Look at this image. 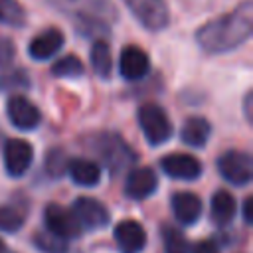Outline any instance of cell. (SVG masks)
Instances as JSON below:
<instances>
[{
    "label": "cell",
    "instance_id": "obj_1",
    "mask_svg": "<svg viewBox=\"0 0 253 253\" xmlns=\"http://www.w3.org/2000/svg\"><path fill=\"white\" fill-rule=\"evenodd\" d=\"M253 34V2L243 0L229 14L204 24L196 42L206 53H227L245 43Z\"/></svg>",
    "mask_w": 253,
    "mask_h": 253
},
{
    "label": "cell",
    "instance_id": "obj_2",
    "mask_svg": "<svg viewBox=\"0 0 253 253\" xmlns=\"http://www.w3.org/2000/svg\"><path fill=\"white\" fill-rule=\"evenodd\" d=\"M47 4L71 20H101L111 24L119 16L111 0H47Z\"/></svg>",
    "mask_w": 253,
    "mask_h": 253
},
{
    "label": "cell",
    "instance_id": "obj_3",
    "mask_svg": "<svg viewBox=\"0 0 253 253\" xmlns=\"http://www.w3.org/2000/svg\"><path fill=\"white\" fill-rule=\"evenodd\" d=\"M136 119H138L140 130H142L144 138L148 140V144L158 146V144H164L166 140H170L174 128H172V123H170L166 111L160 105H156V103L140 105Z\"/></svg>",
    "mask_w": 253,
    "mask_h": 253
},
{
    "label": "cell",
    "instance_id": "obj_4",
    "mask_svg": "<svg viewBox=\"0 0 253 253\" xmlns=\"http://www.w3.org/2000/svg\"><path fill=\"white\" fill-rule=\"evenodd\" d=\"M93 148H97V152L101 154L103 162L113 172H121L123 168L130 166L136 160V154L132 152V148L119 134H115V132L97 134Z\"/></svg>",
    "mask_w": 253,
    "mask_h": 253
},
{
    "label": "cell",
    "instance_id": "obj_5",
    "mask_svg": "<svg viewBox=\"0 0 253 253\" xmlns=\"http://www.w3.org/2000/svg\"><path fill=\"white\" fill-rule=\"evenodd\" d=\"M136 22L148 32H162L170 24L166 0H123Z\"/></svg>",
    "mask_w": 253,
    "mask_h": 253
},
{
    "label": "cell",
    "instance_id": "obj_6",
    "mask_svg": "<svg viewBox=\"0 0 253 253\" xmlns=\"http://www.w3.org/2000/svg\"><path fill=\"white\" fill-rule=\"evenodd\" d=\"M217 170L229 184L245 186L251 182L253 162L251 156L243 150H227L217 158Z\"/></svg>",
    "mask_w": 253,
    "mask_h": 253
},
{
    "label": "cell",
    "instance_id": "obj_7",
    "mask_svg": "<svg viewBox=\"0 0 253 253\" xmlns=\"http://www.w3.org/2000/svg\"><path fill=\"white\" fill-rule=\"evenodd\" d=\"M43 221H45V231L61 237V239H73L81 233V225L75 219L73 211L61 208L59 204H49L43 210Z\"/></svg>",
    "mask_w": 253,
    "mask_h": 253
},
{
    "label": "cell",
    "instance_id": "obj_8",
    "mask_svg": "<svg viewBox=\"0 0 253 253\" xmlns=\"http://www.w3.org/2000/svg\"><path fill=\"white\" fill-rule=\"evenodd\" d=\"M75 219L79 221L81 227H87V229H101L109 223V210L95 198H89V196H81L73 202V208H71Z\"/></svg>",
    "mask_w": 253,
    "mask_h": 253
},
{
    "label": "cell",
    "instance_id": "obj_9",
    "mask_svg": "<svg viewBox=\"0 0 253 253\" xmlns=\"http://www.w3.org/2000/svg\"><path fill=\"white\" fill-rule=\"evenodd\" d=\"M6 113H8L10 123L16 128H22V130H32L42 121V115H40L38 107L32 101H28L26 97H22V95H12L8 99Z\"/></svg>",
    "mask_w": 253,
    "mask_h": 253
},
{
    "label": "cell",
    "instance_id": "obj_10",
    "mask_svg": "<svg viewBox=\"0 0 253 253\" xmlns=\"http://www.w3.org/2000/svg\"><path fill=\"white\" fill-rule=\"evenodd\" d=\"M34 148L22 138H12L4 144V166L10 176H22L30 168Z\"/></svg>",
    "mask_w": 253,
    "mask_h": 253
},
{
    "label": "cell",
    "instance_id": "obj_11",
    "mask_svg": "<svg viewBox=\"0 0 253 253\" xmlns=\"http://www.w3.org/2000/svg\"><path fill=\"white\" fill-rule=\"evenodd\" d=\"M160 168L176 180H196L202 174V164L198 158H194L192 154H184V152H174V154H166L160 160Z\"/></svg>",
    "mask_w": 253,
    "mask_h": 253
},
{
    "label": "cell",
    "instance_id": "obj_12",
    "mask_svg": "<svg viewBox=\"0 0 253 253\" xmlns=\"http://www.w3.org/2000/svg\"><path fill=\"white\" fill-rule=\"evenodd\" d=\"M119 69L121 75L126 81H138L142 77L148 75L150 71V59L148 53L136 45H126L121 51V59H119Z\"/></svg>",
    "mask_w": 253,
    "mask_h": 253
},
{
    "label": "cell",
    "instance_id": "obj_13",
    "mask_svg": "<svg viewBox=\"0 0 253 253\" xmlns=\"http://www.w3.org/2000/svg\"><path fill=\"white\" fill-rule=\"evenodd\" d=\"M115 241L121 253H140L146 245V231L134 219H125L115 227Z\"/></svg>",
    "mask_w": 253,
    "mask_h": 253
},
{
    "label": "cell",
    "instance_id": "obj_14",
    "mask_svg": "<svg viewBox=\"0 0 253 253\" xmlns=\"http://www.w3.org/2000/svg\"><path fill=\"white\" fill-rule=\"evenodd\" d=\"M63 42H65L63 34L57 28H49V30H43L42 34H38L34 40H30L28 53L36 61H45L61 49Z\"/></svg>",
    "mask_w": 253,
    "mask_h": 253
},
{
    "label": "cell",
    "instance_id": "obj_15",
    "mask_svg": "<svg viewBox=\"0 0 253 253\" xmlns=\"http://www.w3.org/2000/svg\"><path fill=\"white\" fill-rule=\"evenodd\" d=\"M156 186H158V178L154 170L142 166V168H134L128 172L126 182H125V194L132 200H144L154 194Z\"/></svg>",
    "mask_w": 253,
    "mask_h": 253
},
{
    "label": "cell",
    "instance_id": "obj_16",
    "mask_svg": "<svg viewBox=\"0 0 253 253\" xmlns=\"http://www.w3.org/2000/svg\"><path fill=\"white\" fill-rule=\"evenodd\" d=\"M172 211L184 225H192L202 215V200L192 192H178L172 196Z\"/></svg>",
    "mask_w": 253,
    "mask_h": 253
},
{
    "label": "cell",
    "instance_id": "obj_17",
    "mask_svg": "<svg viewBox=\"0 0 253 253\" xmlns=\"http://www.w3.org/2000/svg\"><path fill=\"white\" fill-rule=\"evenodd\" d=\"M210 134H211V126H210L208 119H204V117H190V119H186L184 125H182V130H180V138L186 144L196 146V148L204 146L208 142Z\"/></svg>",
    "mask_w": 253,
    "mask_h": 253
},
{
    "label": "cell",
    "instance_id": "obj_18",
    "mask_svg": "<svg viewBox=\"0 0 253 253\" xmlns=\"http://www.w3.org/2000/svg\"><path fill=\"white\" fill-rule=\"evenodd\" d=\"M67 172L71 180L79 186H95L101 180V168L93 160L85 158H73L67 162Z\"/></svg>",
    "mask_w": 253,
    "mask_h": 253
},
{
    "label": "cell",
    "instance_id": "obj_19",
    "mask_svg": "<svg viewBox=\"0 0 253 253\" xmlns=\"http://www.w3.org/2000/svg\"><path fill=\"white\" fill-rule=\"evenodd\" d=\"M235 210H237V206H235V200L229 192L219 190V192L213 194V198H211V219H213V223L227 225L235 217Z\"/></svg>",
    "mask_w": 253,
    "mask_h": 253
},
{
    "label": "cell",
    "instance_id": "obj_20",
    "mask_svg": "<svg viewBox=\"0 0 253 253\" xmlns=\"http://www.w3.org/2000/svg\"><path fill=\"white\" fill-rule=\"evenodd\" d=\"M89 57H91L93 71L101 79H107L111 75V69H113V57H111V47H109L107 40H95Z\"/></svg>",
    "mask_w": 253,
    "mask_h": 253
},
{
    "label": "cell",
    "instance_id": "obj_21",
    "mask_svg": "<svg viewBox=\"0 0 253 253\" xmlns=\"http://www.w3.org/2000/svg\"><path fill=\"white\" fill-rule=\"evenodd\" d=\"M51 73L55 77L75 79V77H79V75L85 73V67H83V63H81L79 57H75V55H63V57H59L51 65Z\"/></svg>",
    "mask_w": 253,
    "mask_h": 253
},
{
    "label": "cell",
    "instance_id": "obj_22",
    "mask_svg": "<svg viewBox=\"0 0 253 253\" xmlns=\"http://www.w3.org/2000/svg\"><path fill=\"white\" fill-rule=\"evenodd\" d=\"M26 22V12L18 0H0V24L20 28Z\"/></svg>",
    "mask_w": 253,
    "mask_h": 253
},
{
    "label": "cell",
    "instance_id": "obj_23",
    "mask_svg": "<svg viewBox=\"0 0 253 253\" xmlns=\"http://www.w3.org/2000/svg\"><path fill=\"white\" fill-rule=\"evenodd\" d=\"M34 241H36L38 249L43 251V253H65V251H67L65 239H61V237H57V235H53V233H49V231H40V233H36Z\"/></svg>",
    "mask_w": 253,
    "mask_h": 253
},
{
    "label": "cell",
    "instance_id": "obj_24",
    "mask_svg": "<svg viewBox=\"0 0 253 253\" xmlns=\"http://www.w3.org/2000/svg\"><path fill=\"white\" fill-rule=\"evenodd\" d=\"M164 253H190V243L182 231L164 227Z\"/></svg>",
    "mask_w": 253,
    "mask_h": 253
},
{
    "label": "cell",
    "instance_id": "obj_25",
    "mask_svg": "<svg viewBox=\"0 0 253 253\" xmlns=\"http://www.w3.org/2000/svg\"><path fill=\"white\" fill-rule=\"evenodd\" d=\"M22 225H24V215L16 208H12V206H2L0 208V229L2 231L14 233Z\"/></svg>",
    "mask_w": 253,
    "mask_h": 253
},
{
    "label": "cell",
    "instance_id": "obj_26",
    "mask_svg": "<svg viewBox=\"0 0 253 253\" xmlns=\"http://www.w3.org/2000/svg\"><path fill=\"white\" fill-rule=\"evenodd\" d=\"M45 168L51 176H59L63 174V170L67 168V160H65V154L59 150V148H53L45 154Z\"/></svg>",
    "mask_w": 253,
    "mask_h": 253
},
{
    "label": "cell",
    "instance_id": "obj_27",
    "mask_svg": "<svg viewBox=\"0 0 253 253\" xmlns=\"http://www.w3.org/2000/svg\"><path fill=\"white\" fill-rule=\"evenodd\" d=\"M0 85L6 87V89H14V87H28L30 81H28V77H26L24 71H12V73H8V75L2 77Z\"/></svg>",
    "mask_w": 253,
    "mask_h": 253
},
{
    "label": "cell",
    "instance_id": "obj_28",
    "mask_svg": "<svg viewBox=\"0 0 253 253\" xmlns=\"http://www.w3.org/2000/svg\"><path fill=\"white\" fill-rule=\"evenodd\" d=\"M14 55H16V47H14V43H12L8 38H0V67L12 63Z\"/></svg>",
    "mask_w": 253,
    "mask_h": 253
},
{
    "label": "cell",
    "instance_id": "obj_29",
    "mask_svg": "<svg viewBox=\"0 0 253 253\" xmlns=\"http://www.w3.org/2000/svg\"><path fill=\"white\" fill-rule=\"evenodd\" d=\"M194 253H217V247L213 243H210V241H202V243H198Z\"/></svg>",
    "mask_w": 253,
    "mask_h": 253
},
{
    "label": "cell",
    "instance_id": "obj_30",
    "mask_svg": "<svg viewBox=\"0 0 253 253\" xmlns=\"http://www.w3.org/2000/svg\"><path fill=\"white\" fill-rule=\"evenodd\" d=\"M251 198H245L243 200V219H245V223H251Z\"/></svg>",
    "mask_w": 253,
    "mask_h": 253
},
{
    "label": "cell",
    "instance_id": "obj_31",
    "mask_svg": "<svg viewBox=\"0 0 253 253\" xmlns=\"http://www.w3.org/2000/svg\"><path fill=\"white\" fill-rule=\"evenodd\" d=\"M251 93H247L245 95V103H243V109H245V117H247V121H251Z\"/></svg>",
    "mask_w": 253,
    "mask_h": 253
},
{
    "label": "cell",
    "instance_id": "obj_32",
    "mask_svg": "<svg viewBox=\"0 0 253 253\" xmlns=\"http://www.w3.org/2000/svg\"><path fill=\"white\" fill-rule=\"evenodd\" d=\"M0 253H4V241L0 239Z\"/></svg>",
    "mask_w": 253,
    "mask_h": 253
}]
</instances>
